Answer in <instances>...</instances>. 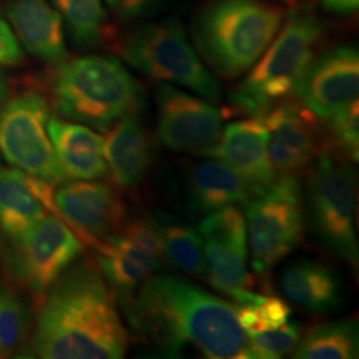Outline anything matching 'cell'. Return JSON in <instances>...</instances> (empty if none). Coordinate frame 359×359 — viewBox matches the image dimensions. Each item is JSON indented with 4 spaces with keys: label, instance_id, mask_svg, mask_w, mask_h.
<instances>
[{
    "label": "cell",
    "instance_id": "1",
    "mask_svg": "<svg viewBox=\"0 0 359 359\" xmlns=\"http://www.w3.org/2000/svg\"><path fill=\"white\" fill-rule=\"evenodd\" d=\"M123 301L132 329L168 357L252 359L236 308L188 280L154 273Z\"/></svg>",
    "mask_w": 359,
    "mask_h": 359
},
{
    "label": "cell",
    "instance_id": "2",
    "mask_svg": "<svg viewBox=\"0 0 359 359\" xmlns=\"http://www.w3.org/2000/svg\"><path fill=\"white\" fill-rule=\"evenodd\" d=\"M32 337L43 359H118L128 334L117 311L116 293L100 270L83 264L65 271L46 293Z\"/></svg>",
    "mask_w": 359,
    "mask_h": 359
},
{
    "label": "cell",
    "instance_id": "3",
    "mask_svg": "<svg viewBox=\"0 0 359 359\" xmlns=\"http://www.w3.org/2000/svg\"><path fill=\"white\" fill-rule=\"evenodd\" d=\"M285 16L281 6L262 0H208L193 20V40L217 75L236 79L266 51Z\"/></svg>",
    "mask_w": 359,
    "mask_h": 359
},
{
    "label": "cell",
    "instance_id": "4",
    "mask_svg": "<svg viewBox=\"0 0 359 359\" xmlns=\"http://www.w3.org/2000/svg\"><path fill=\"white\" fill-rule=\"evenodd\" d=\"M51 90L60 115L103 132L142 107L139 83L112 56L65 60L55 71Z\"/></svg>",
    "mask_w": 359,
    "mask_h": 359
},
{
    "label": "cell",
    "instance_id": "5",
    "mask_svg": "<svg viewBox=\"0 0 359 359\" xmlns=\"http://www.w3.org/2000/svg\"><path fill=\"white\" fill-rule=\"evenodd\" d=\"M281 32L231 95L234 109L261 117L294 93L316 59L322 38L320 20L309 11H292Z\"/></svg>",
    "mask_w": 359,
    "mask_h": 359
},
{
    "label": "cell",
    "instance_id": "6",
    "mask_svg": "<svg viewBox=\"0 0 359 359\" xmlns=\"http://www.w3.org/2000/svg\"><path fill=\"white\" fill-rule=\"evenodd\" d=\"M121 56L156 81L189 88L210 102L219 100L217 80L206 69L177 20L136 27L123 40Z\"/></svg>",
    "mask_w": 359,
    "mask_h": 359
},
{
    "label": "cell",
    "instance_id": "7",
    "mask_svg": "<svg viewBox=\"0 0 359 359\" xmlns=\"http://www.w3.org/2000/svg\"><path fill=\"white\" fill-rule=\"evenodd\" d=\"M309 221L317 240L350 266H358L355 172L329 154L313 161L306 182Z\"/></svg>",
    "mask_w": 359,
    "mask_h": 359
},
{
    "label": "cell",
    "instance_id": "8",
    "mask_svg": "<svg viewBox=\"0 0 359 359\" xmlns=\"http://www.w3.org/2000/svg\"><path fill=\"white\" fill-rule=\"evenodd\" d=\"M246 205L252 266L258 274H265L302 240L299 180L295 175L277 176L268 189L255 196Z\"/></svg>",
    "mask_w": 359,
    "mask_h": 359
},
{
    "label": "cell",
    "instance_id": "9",
    "mask_svg": "<svg viewBox=\"0 0 359 359\" xmlns=\"http://www.w3.org/2000/svg\"><path fill=\"white\" fill-rule=\"evenodd\" d=\"M48 118V103L39 92L13 97L0 111V151L13 167L53 185L68 177L55 154Z\"/></svg>",
    "mask_w": 359,
    "mask_h": 359
},
{
    "label": "cell",
    "instance_id": "10",
    "mask_svg": "<svg viewBox=\"0 0 359 359\" xmlns=\"http://www.w3.org/2000/svg\"><path fill=\"white\" fill-rule=\"evenodd\" d=\"M81 250L83 245L65 221L46 215L11 241L4 262L16 283L35 295H44Z\"/></svg>",
    "mask_w": 359,
    "mask_h": 359
},
{
    "label": "cell",
    "instance_id": "11",
    "mask_svg": "<svg viewBox=\"0 0 359 359\" xmlns=\"http://www.w3.org/2000/svg\"><path fill=\"white\" fill-rule=\"evenodd\" d=\"M97 266L104 280L123 299L133 294L165 258L154 218L133 219L105 241H95Z\"/></svg>",
    "mask_w": 359,
    "mask_h": 359
},
{
    "label": "cell",
    "instance_id": "12",
    "mask_svg": "<svg viewBox=\"0 0 359 359\" xmlns=\"http://www.w3.org/2000/svg\"><path fill=\"white\" fill-rule=\"evenodd\" d=\"M160 142L180 154H204L217 144L225 115L217 107L163 83L156 88Z\"/></svg>",
    "mask_w": 359,
    "mask_h": 359
},
{
    "label": "cell",
    "instance_id": "13",
    "mask_svg": "<svg viewBox=\"0 0 359 359\" xmlns=\"http://www.w3.org/2000/svg\"><path fill=\"white\" fill-rule=\"evenodd\" d=\"M259 118L269 132L268 149L277 176L295 175L321 156L322 127L302 104L283 100Z\"/></svg>",
    "mask_w": 359,
    "mask_h": 359
},
{
    "label": "cell",
    "instance_id": "14",
    "mask_svg": "<svg viewBox=\"0 0 359 359\" xmlns=\"http://www.w3.org/2000/svg\"><path fill=\"white\" fill-rule=\"evenodd\" d=\"M358 51L345 46L314 59L294 93L313 115L327 118L358 100Z\"/></svg>",
    "mask_w": 359,
    "mask_h": 359
},
{
    "label": "cell",
    "instance_id": "15",
    "mask_svg": "<svg viewBox=\"0 0 359 359\" xmlns=\"http://www.w3.org/2000/svg\"><path fill=\"white\" fill-rule=\"evenodd\" d=\"M56 215L88 237L90 243L115 234L127 217V208L115 189L100 181L77 180L53 193Z\"/></svg>",
    "mask_w": 359,
    "mask_h": 359
},
{
    "label": "cell",
    "instance_id": "16",
    "mask_svg": "<svg viewBox=\"0 0 359 359\" xmlns=\"http://www.w3.org/2000/svg\"><path fill=\"white\" fill-rule=\"evenodd\" d=\"M269 132L259 117L231 123L222 128L217 144L204 156L231 168L249 184L255 196L277 179L270 161Z\"/></svg>",
    "mask_w": 359,
    "mask_h": 359
},
{
    "label": "cell",
    "instance_id": "17",
    "mask_svg": "<svg viewBox=\"0 0 359 359\" xmlns=\"http://www.w3.org/2000/svg\"><path fill=\"white\" fill-rule=\"evenodd\" d=\"M108 130L104 139L108 172L121 188L132 189L139 187L154 163L151 133L135 114L121 117Z\"/></svg>",
    "mask_w": 359,
    "mask_h": 359
},
{
    "label": "cell",
    "instance_id": "18",
    "mask_svg": "<svg viewBox=\"0 0 359 359\" xmlns=\"http://www.w3.org/2000/svg\"><path fill=\"white\" fill-rule=\"evenodd\" d=\"M6 13L27 51L51 65L65 62L63 19L48 0H10Z\"/></svg>",
    "mask_w": 359,
    "mask_h": 359
},
{
    "label": "cell",
    "instance_id": "19",
    "mask_svg": "<svg viewBox=\"0 0 359 359\" xmlns=\"http://www.w3.org/2000/svg\"><path fill=\"white\" fill-rule=\"evenodd\" d=\"M47 130L65 176L76 180L105 177L108 167L104 156V139L88 127L51 117Z\"/></svg>",
    "mask_w": 359,
    "mask_h": 359
},
{
    "label": "cell",
    "instance_id": "20",
    "mask_svg": "<svg viewBox=\"0 0 359 359\" xmlns=\"http://www.w3.org/2000/svg\"><path fill=\"white\" fill-rule=\"evenodd\" d=\"M280 285L289 301L310 313H329L344 302L338 276L313 259L302 258L289 264L281 273Z\"/></svg>",
    "mask_w": 359,
    "mask_h": 359
},
{
    "label": "cell",
    "instance_id": "21",
    "mask_svg": "<svg viewBox=\"0 0 359 359\" xmlns=\"http://www.w3.org/2000/svg\"><path fill=\"white\" fill-rule=\"evenodd\" d=\"M255 197L249 184L218 160L203 161L189 170L187 203L194 213H210L225 206L248 204Z\"/></svg>",
    "mask_w": 359,
    "mask_h": 359
},
{
    "label": "cell",
    "instance_id": "22",
    "mask_svg": "<svg viewBox=\"0 0 359 359\" xmlns=\"http://www.w3.org/2000/svg\"><path fill=\"white\" fill-rule=\"evenodd\" d=\"M46 216V206L31 191L20 169L0 170V229L18 240Z\"/></svg>",
    "mask_w": 359,
    "mask_h": 359
},
{
    "label": "cell",
    "instance_id": "23",
    "mask_svg": "<svg viewBox=\"0 0 359 359\" xmlns=\"http://www.w3.org/2000/svg\"><path fill=\"white\" fill-rule=\"evenodd\" d=\"M154 218L165 261L193 277H206L205 246L200 233L163 213Z\"/></svg>",
    "mask_w": 359,
    "mask_h": 359
},
{
    "label": "cell",
    "instance_id": "24",
    "mask_svg": "<svg viewBox=\"0 0 359 359\" xmlns=\"http://www.w3.org/2000/svg\"><path fill=\"white\" fill-rule=\"evenodd\" d=\"M358 353V323L344 320L311 327L299 341L293 358L353 359Z\"/></svg>",
    "mask_w": 359,
    "mask_h": 359
},
{
    "label": "cell",
    "instance_id": "25",
    "mask_svg": "<svg viewBox=\"0 0 359 359\" xmlns=\"http://www.w3.org/2000/svg\"><path fill=\"white\" fill-rule=\"evenodd\" d=\"M71 38L81 47H95L103 36L105 10L102 0H51Z\"/></svg>",
    "mask_w": 359,
    "mask_h": 359
},
{
    "label": "cell",
    "instance_id": "26",
    "mask_svg": "<svg viewBox=\"0 0 359 359\" xmlns=\"http://www.w3.org/2000/svg\"><path fill=\"white\" fill-rule=\"evenodd\" d=\"M323 120L322 154H329L347 163H358V100Z\"/></svg>",
    "mask_w": 359,
    "mask_h": 359
},
{
    "label": "cell",
    "instance_id": "27",
    "mask_svg": "<svg viewBox=\"0 0 359 359\" xmlns=\"http://www.w3.org/2000/svg\"><path fill=\"white\" fill-rule=\"evenodd\" d=\"M29 311L10 286L0 283V358H10L26 344Z\"/></svg>",
    "mask_w": 359,
    "mask_h": 359
},
{
    "label": "cell",
    "instance_id": "28",
    "mask_svg": "<svg viewBox=\"0 0 359 359\" xmlns=\"http://www.w3.org/2000/svg\"><path fill=\"white\" fill-rule=\"evenodd\" d=\"M236 314L245 333L249 334L281 327L290 320L292 309L281 298L264 295L253 305L237 306Z\"/></svg>",
    "mask_w": 359,
    "mask_h": 359
},
{
    "label": "cell",
    "instance_id": "29",
    "mask_svg": "<svg viewBox=\"0 0 359 359\" xmlns=\"http://www.w3.org/2000/svg\"><path fill=\"white\" fill-rule=\"evenodd\" d=\"M252 359H277L294 353L301 341V326L287 322L274 330L248 334Z\"/></svg>",
    "mask_w": 359,
    "mask_h": 359
},
{
    "label": "cell",
    "instance_id": "30",
    "mask_svg": "<svg viewBox=\"0 0 359 359\" xmlns=\"http://www.w3.org/2000/svg\"><path fill=\"white\" fill-rule=\"evenodd\" d=\"M23 60V51L13 28L0 16V65H16Z\"/></svg>",
    "mask_w": 359,
    "mask_h": 359
},
{
    "label": "cell",
    "instance_id": "31",
    "mask_svg": "<svg viewBox=\"0 0 359 359\" xmlns=\"http://www.w3.org/2000/svg\"><path fill=\"white\" fill-rule=\"evenodd\" d=\"M165 0H120L118 10L124 19H139L157 11Z\"/></svg>",
    "mask_w": 359,
    "mask_h": 359
},
{
    "label": "cell",
    "instance_id": "32",
    "mask_svg": "<svg viewBox=\"0 0 359 359\" xmlns=\"http://www.w3.org/2000/svg\"><path fill=\"white\" fill-rule=\"evenodd\" d=\"M321 4L327 13L347 15L358 10L359 0H321Z\"/></svg>",
    "mask_w": 359,
    "mask_h": 359
},
{
    "label": "cell",
    "instance_id": "33",
    "mask_svg": "<svg viewBox=\"0 0 359 359\" xmlns=\"http://www.w3.org/2000/svg\"><path fill=\"white\" fill-rule=\"evenodd\" d=\"M8 96V84L4 74L0 71V108L6 103V99Z\"/></svg>",
    "mask_w": 359,
    "mask_h": 359
},
{
    "label": "cell",
    "instance_id": "34",
    "mask_svg": "<svg viewBox=\"0 0 359 359\" xmlns=\"http://www.w3.org/2000/svg\"><path fill=\"white\" fill-rule=\"evenodd\" d=\"M105 1H107V4L111 6L112 8H117V7H118V3H120V0H105Z\"/></svg>",
    "mask_w": 359,
    "mask_h": 359
},
{
    "label": "cell",
    "instance_id": "35",
    "mask_svg": "<svg viewBox=\"0 0 359 359\" xmlns=\"http://www.w3.org/2000/svg\"><path fill=\"white\" fill-rule=\"evenodd\" d=\"M285 3H287V4H290V6H293L295 3V0H283Z\"/></svg>",
    "mask_w": 359,
    "mask_h": 359
}]
</instances>
